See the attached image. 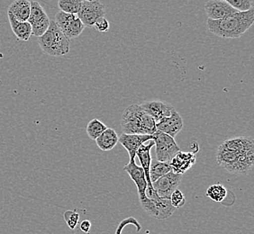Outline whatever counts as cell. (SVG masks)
Returning a JSON list of instances; mask_svg holds the SVG:
<instances>
[{"label":"cell","instance_id":"cell-1","mask_svg":"<svg viewBox=\"0 0 254 234\" xmlns=\"http://www.w3.org/2000/svg\"><path fill=\"white\" fill-rule=\"evenodd\" d=\"M254 24V8L247 12H236L221 20L207 19V28L222 38H239Z\"/></svg>","mask_w":254,"mask_h":234},{"label":"cell","instance_id":"cell-2","mask_svg":"<svg viewBox=\"0 0 254 234\" xmlns=\"http://www.w3.org/2000/svg\"><path fill=\"white\" fill-rule=\"evenodd\" d=\"M123 133L153 135L156 130V122L152 117L147 115L136 104L126 108L121 118Z\"/></svg>","mask_w":254,"mask_h":234},{"label":"cell","instance_id":"cell-3","mask_svg":"<svg viewBox=\"0 0 254 234\" xmlns=\"http://www.w3.org/2000/svg\"><path fill=\"white\" fill-rule=\"evenodd\" d=\"M216 161L225 171L233 174H248L253 170L254 163V150L246 152H234L218 147Z\"/></svg>","mask_w":254,"mask_h":234},{"label":"cell","instance_id":"cell-4","mask_svg":"<svg viewBox=\"0 0 254 234\" xmlns=\"http://www.w3.org/2000/svg\"><path fill=\"white\" fill-rule=\"evenodd\" d=\"M41 49L53 57H61L69 52V39L61 31L54 21L51 20L49 28L38 38Z\"/></svg>","mask_w":254,"mask_h":234},{"label":"cell","instance_id":"cell-5","mask_svg":"<svg viewBox=\"0 0 254 234\" xmlns=\"http://www.w3.org/2000/svg\"><path fill=\"white\" fill-rule=\"evenodd\" d=\"M153 136L154 145L156 146L157 161L170 163L176 156L177 153L181 151L175 139L158 131L153 134Z\"/></svg>","mask_w":254,"mask_h":234},{"label":"cell","instance_id":"cell-6","mask_svg":"<svg viewBox=\"0 0 254 234\" xmlns=\"http://www.w3.org/2000/svg\"><path fill=\"white\" fill-rule=\"evenodd\" d=\"M30 6L29 19L27 22L32 27V36L39 38L49 28L51 20L37 1H30Z\"/></svg>","mask_w":254,"mask_h":234},{"label":"cell","instance_id":"cell-7","mask_svg":"<svg viewBox=\"0 0 254 234\" xmlns=\"http://www.w3.org/2000/svg\"><path fill=\"white\" fill-rule=\"evenodd\" d=\"M106 7L96 0H84L81 1L80 8L77 14V17L86 26H93L95 22L100 18L105 17Z\"/></svg>","mask_w":254,"mask_h":234},{"label":"cell","instance_id":"cell-8","mask_svg":"<svg viewBox=\"0 0 254 234\" xmlns=\"http://www.w3.org/2000/svg\"><path fill=\"white\" fill-rule=\"evenodd\" d=\"M183 175L176 174L174 172H169L158 180L152 183L153 189L156 191L157 195L162 199H170L171 195L174 191L178 189V187L182 182Z\"/></svg>","mask_w":254,"mask_h":234},{"label":"cell","instance_id":"cell-9","mask_svg":"<svg viewBox=\"0 0 254 234\" xmlns=\"http://www.w3.org/2000/svg\"><path fill=\"white\" fill-rule=\"evenodd\" d=\"M140 107L147 115L153 118L156 123L166 117H171V114L175 111V108L171 104L161 100L147 101L142 103Z\"/></svg>","mask_w":254,"mask_h":234},{"label":"cell","instance_id":"cell-10","mask_svg":"<svg viewBox=\"0 0 254 234\" xmlns=\"http://www.w3.org/2000/svg\"><path fill=\"white\" fill-rule=\"evenodd\" d=\"M205 11L208 19L210 20L224 19L238 12L226 0H209L205 2Z\"/></svg>","mask_w":254,"mask_h":234},{"label":"cell","instance_id":"cell-11","mask_svg":"<svg viewBox=\"0 0 254 234\" xmlns=\"http://www.w3.org/2000/svg\"><path fill=\"white\" fill-rule=\"evenodd\" d=\"M124 171H127V174L130 176L134 184L136 185L139 200L146 198L147 181L144 171L141 166H138L135 161H129V163L125 166Z\"/></svg>","mask_w":254,"mask_h":234},{"label":"cell","instance_id":"cell-12","mask_svg":"<svg viewBox=\"0 0 254 234\" xmlns=\"http://www.w3.org/2000/svg\"><path fill=\"white\" fill-rule=\"evenodd\" d=\"M153 135H139V134H126L122 133L118 138V142L127 149L130 157V161H134L136 152L143 143L152 141Z\"/></svg>","mask_w":254,"mask_h":234},{"label":"cell","instance_id":"cell-13","mask_svg":"<svg viewBox=\"0 0 254 234\" xmlns=\"http://www.w3.org/2000/svg\"><path fill=\"white\" fill-rule=\"evenodd\" d=\"M182 128L183 119L176 110L171 114V117H166L156 123L158 132H163L173 139L181 132Z\"/></svg>","mask_w":254,"mask_h":234},{"label":"cell","instance_id":"cell-14","mask_svg":"<svg viewBox=\"0 0 254 234\" xmlns=\"http://www.w3.org/2000/svg\"><path fill=\"white\" fill-rule=\"evenodd\" d=\"M195 163V154L191 151H179L170 162L171 171L176 174L183 175Z\"/></svg>","mask_w":254,"mask_h":234},{"label":"cell","instance_id":"cell-15","mask_svg":"<svg viewBox=\"0 0 254 234\" xmlns=\"http://www.w3.org/2000/svg\"><path fill=\"white\" fill-rule=\"evenodd\" d=\"M153 146H154L153 140L149 141V142L143 143L136 152V156L139 158V161L141 162V167L144 171L145 177H146L147 185H148L146 192L154 190L152 187V182L150 180V166H151V162H152L151 150Z\"/></svg>","mask_w":254,"mask_h":234},{"label":"cell","instance_id":"cell-16","mask_svg":"<svg viewBox=\"0 0 254 234\" xmlns=\"http://www.w3.org/2000/svg\"><path fill=\"white\" fill-rule=\"evenodd\" d=\"M220 146L227 151L241 153L254 150V141L252 137H235L226 140Z\"/></svg>","mask_w":254,"mask_h":234},{"label":"cell","instance_id":"cell-17","mask_svg":"<svg viewBox=\"0 0 254 234\" xmlns=\"http://www.w3.org/2000/svg\"><path fill=\"white\" fill-rule=\"evenodd\" d=\"M30 1L28 0H15L8 7L7 12L12 14L15 19L19 22H27L30 15Z\"/></svg>","mask_w":254,"mask_h":234},{"label":"cell","instance_id":"cell-18","mask_svg":"<svg viewBox=\"0 0 254 234\" xmlns=\"http://www.w3.org/2000/svg\"><path fill=\"white\" fill-rule=\"evenodd\" d=\"M10 25L15 36L22 41H28L32 36V27L28 22H19L7 12Z\"/></svg>","mask_w":254,"mask_h":234},{"label":"cell","instance_id":"cell-19","mask_svg":"<svg viewBox=\"0 0 254 234\" xmlns=\"http://www.w3.org/2000/svg\"><path fill=\"white\" fill-rule=\"evenodd\" d=\"M118 138L117 132L112 128H107L100 136L96 140L98 148L103 151H110L118 144Z\"/></svg>","mask_w":254,"mask_h":234},{"label":"cell","instance_id":"cell-20","mask_svg":"<svg viewBox=\"0 0 254 234\" xmlns=\"http://www.w3.org/2000/svg\"><path fill=\"white\" fill-rule=\"evenodd\" d=\"M59 28L67 38L71 39V38H77L82 34V32L85 29V25L77 17L74 20L67 22L64 25H61Z\"/></svg>","mask_w":254,"mask_h":234},{"label":"cell","instance_id":"cell-21","mask_svg":"<svg viewBox=\"0 0 254 234\" xmlns=\"http://www.w3.org/2000/svg\"><path fill=\"white\" fill-rule=\"evenodd\" d=\"M154 204L156 205L157 212H158V216L156 219L166 220L171 217L175 212V208L171 205L170 199H162L157 195L153 199Z\"/></svg>","mask_w":254,"mask_h":234},{"label":"cell","instance_id":"cell-22","mask_svg":"<svg viewBox=\"0 0 254 234\" xmlns=\"http://www.w3.org/2000/svg\"><path fill=\"white\" fill-rule=\"evenodd\" d=\"M171 167L170 163L160 162L158 161H152L150 166V180L152 183L161 178V176L171 172Z\"/></svg>","mask_w":254,"mask_h":234},{"label":"cell","instance_id":"cell-23","mask_svg":"<svg viewBox=\"0 0 254 234\" xmlns=\"http://www.w3.org/2000/svg\"><path fill=\"white\" fill-rule=\"evenodd\" d=\"M226 194H227L226 188L221 184L210 185L206 190V196L216 203L223 202L226 196Z\"/></svg>","mask_w":254,"mask_h":234},{"label":"cell","instance_id":"cell-24","mask_svg":"<svg viewBox=\"0 0 254 234\" xmlns=\"http://www.w3.org/2000/svg\"><path fill=\"white\" fill-rule=\"evenodd\" d=\"M107 128L108 127L106 126V124H104L100 120L93 119L88 122L87 126V133L91 140L96 141L98 137L106 131Z\"/></svg>","mask_w":254,"mask_h":234},{"label":"cell","instance_id":"cell-25","mask_svg":"<svg viewBox=\"0 0 254 234\" xmlns=\"http://www.w3.org/2000/svg\"><path fill=\"white\" fill-rule=\"evenodd\" d=\"M60 9L64 13L70 15H77L81 5L80 0H60L58 2Z\"/></svg>","mask_w":254,"mask_h":234},{"label":"cell","instance_id":"cell-26","mask_svg":"<svg viewBox=\"0 0 254 234\" xmlns=\"http://www.w3.org/2000/svg\"><path fill=\"white\" fill-rule=\"evenodd\" d=\"M226 2L238 12H247L254 9L253 0H226Z\"/></svg>","mask_w":254,"mask_h":234},{"label":"cell","instance_id":"cell-27","mask_svg":"<svg viewBox=\"0 0 254 234\" xmlns=\"http://www.w3.org/2000/svg\"><path fill=\"white\" fill-rule=\"evenodd\" d=\"M64 221L66 222L69 229L72 230V231L76 229L78 222H79V215L76 211H71V210L66 211L64 213Z\"/></svg>","mask_w":254,"mask_h":234},{"label":"cell","instance_id":"cell-28","mask_svg":"<svg viewBox=\"0 0 254 234\" xmlns=\"http://www.w3.org/2000/svg\"><path fill=\"white\" fill-rule=\"evenodd\" d=\"M171 204L175 209L181 208L186 204V197L180 189H176L171 195Z\"/></svg>","mask_w":254,"mask_h":234},{"label":"cell","instance_id":"cell-29","mask_svg":"<svg viewBox=\"0 0 254 234\" xmlns=\"http://www.w3.org/2000/svg\"><path fill=\"white\" fill-rule=\"evenodd\" d=\"M128 225H134L136 227L137 233H139L142 230V226L138 223V221L134 217L130 216L123 220L122 222L118 225V228L116 230V234H122L123 230L125 229V227Z\"/></svg>","mask_w":254,"mask_h":234},{"label":"cell","instance_id":"cell-30","mask_svg":"<svg viewBox=\"0 0 254 234\" xmlns=\"http://www.w3.org/2000/svg\"><path fill=\"white\" fill-rule=\"evenodd\" d=\"M93 26L96 28L97 31L100 32V33H106V32H108L109 29H110V24H109L108 19L105 18V17L98 18V19L95 22Z\"/></svg>","mask_w":254,"mask_h":234},{"label":"cell","instance_id":"cell-31","mask_svg":"<svg viewBox=\"0 0 254 234\" xmlns=\"http://www.w3.org/2000/svg\"><path fill=\"white\" fill-rule=\"evenodd\" d=\"M79 228L81 232H83L84 234H89L90 229H91V222L88 220H84L79 225Z\"/></svg>","mask_w":254,"mask_h":234},{"label":"cell","instance_id":"cell-32","mask_svg":"<svg viewBox=\"0 0 254 234\" xmlns=\"http://www.w3.org/2000/svg\"><path fill=\"white\" fill-rule=\"evenodd\" d=\"M191 152L195 154L197 151H198V145H197V142H192L190 144Z\"/></svg>","mask_w":254,"mask_h":234}]
</instances>
